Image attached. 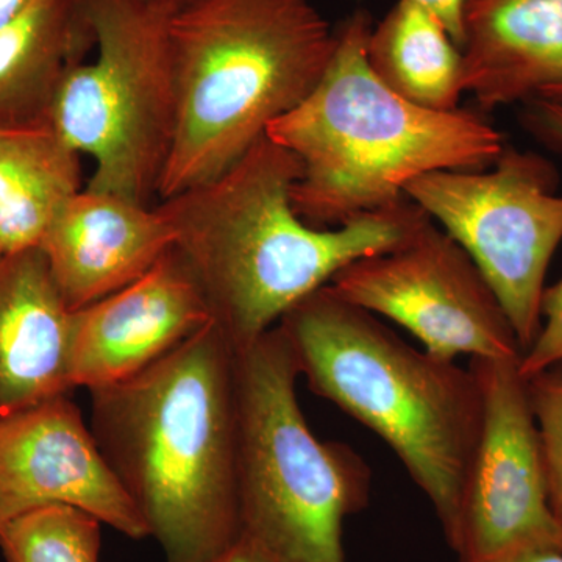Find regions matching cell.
I'll return each mask as SVG.
<instances>
[{"mask_svg":"<svg viewBox=\"0 0 562 562\" xmlns=\"http://www.w3.org/2000/svg\"><path fill=\"white\" fill-rule=\"evenodd\" d=\"M553 516L562 527V364L527 380Z\"/></svg>","mask_w":562,"mask_h":562,"instance_id":"cell-20","label":"cell"},{"mask_svg":"<svg viewBox=\"0 0 562 562\" xmlns=\"http://www.w3.org/2000/svg\"><path fill=\"white\" fill-rule=\"evenodd\" d=\"M525 113V124L549 146L562 149V103L547 99H531Z\"/></svg>","mask_w":562,"mask_h":562,"instance_id":"cell-22","label":"cell"},{"mask_svg":"<svg viewBox=\"0 0 562 562\" xmlns=\"http://www.w3.org/2000/svg\"><path fill=\"white\" fill-rule=\"evenodd\" d=\"M38 0H0V31L27 13Z\"/></svg>","mask_w":562,"mask_h":562,"instance_id":"cell-26","label":"cell"},{"mask_svg":"<svg viewBox=\"0 0 562 562\" xmlns=\"http://www.w3.org/2000/svg\"><path fill=\"white\" fill-rule=\"evenodd\" d=\"M464 90L492 111L562 79V0H465Z\"/></svg>","mask_w":562,"mask_h":562,"instance_id":"cell-15","label":"cell"},{"mask_svg":"<svg viewBox=\"0 0 562 562\" xmlns=\"http://www.w3.org/2000/svg\"><path fill=\"white\" fill-rule=\"evenodd\" d=\"M72 314L40 247L0 257V422L74 390Z\"/></svg>","mask_w":562,"mask_h":562,"instance_id":"cell-14","label":"cell"},{"mask_svg":"<svg viewBox=\"0 0 562 562\" xmlns=\"http://www.w3.org/2000/svg\"><path fill=\"white\" fill-rule=\"evenodd\" d=\"M168 31L177 117L160 201L238 161L313 91L336 46L312 0H202Z\"/></svg>","mask_w":562,"mask_h":562,"instance_id":"cell-5","label":"cell"},{"mask_svg":"<svg viewBox=\"0 0 562 562\" xmlns=\"http://www.w3.org/2000/svg\"><path fill=\"white\" fill-rule=\"evenodd\" d=\"M482 562H562V549L550 543H520Z\"/></svg>","mask_w":562,"mask_h":562,"instance_id":"cell-24","label":"cell"},{"mask_svg":"<svg viewBox=\"0 0 562 562\" xmlns=\"http://www.w3.org/2000/svg\"><path fill=\"white\" fill-rule=\"evenodd\" d=\"M52 505L91 514L133 541L150 538L68 394L0 422V527Z\"/></svg>","mask_w":562,"mask_h":562,"instance_id":"cell-11","label":"cell"},{"mask_svg":"<svg viewBox=\"0 0 562 562\" xmlns=\"http://www.w3.org/2000/svg\"><path fill=\"white\" fill-rule=\"evenodd\" d=\"M213 321L201 286L172 246L140 279L74 312L70 383L91 391L122 382Z\"/></svg>","mask_w":562,"mask_h":562,"instance_id":"cell-12","label":"cell"},{"mask_svg":"<svg viewBox=\"0 0 562 562\" xmlns=\"http://www.w3.org/2000/svg\"><path fill=\"white\" fill-rule=\"evenodd\" d=\"M541 317L538 336L519 362V371L527 380L562 364V279L543 290Z\"/></svg>","mask_w":562,"mask_h":562,"instance_id":"cell-21","label":"cell"},{"mask_svg":"<svg viewBox=\"0 0 562 562\" xmlns=\"http://www.w3.org/2000/svg\"><path fill=\"white\" fill-rule=\"evenodd\" d=\"M172 246L160 206L87 187L63 206L40 249L74 313L140 279Z\"/></svg>","mask_w":562,"mask_h":562,"instance_id":"cell-13","label":"cell"},{"mask_svg":"<svg viewBox=\"0 0 562 562\" xmlns=\"http://www.w3.org/2000/svg\"><path fill=\"white\" fill-rule=\"evenodd\" d=\"M85 3L98 55L61 81L49 125L80 155H90L88 188L150 205L176 133L169 20L139 0Z\"/></svg>","mask_w":562,"mask_h":562,"instance_id":"cell-7","label":"cell"},{"mask_svg":"<svg viewBox=\"0 0 562 562\" xmlns=\"http://www.w3.org/2000/svg\"><path fill=\"white\" fill-rule=\"evenodd\" d=\"M413 2L430 11L461 49L462 40H464L462 18H464L465 0H413Z\"/></svg>","mask_w":562,"mask_h":562,"instance_id":"cell-23","label":"cell"},{"mask_svg":"<svg viewBox=\"0 0 562 562\" xmlns=\"http://www.w3.org/2000/svg\"><path fill=\"white\" fill-rule=\"evenodd\" d=\"M94 49L85 0H38L0 31V131L49 124L69 70Z\"/></svg>","mask_w":562,"mask_h":562,"instance_id":"cell-16","label":"cell"},{"mask_svg":"<svg viewBox=\"0 0 562 562\" xmlns=\"http://www.w3.org/2000/svg\"><path fill=\"white\" fill-rule=\"evenodd\" d=\"M538 98L547 99V101L562 103V79L557 81V83L552 85V87L546 88L538 95Z\"/></svg>","mask_w":562,"mask_h":562,"instance_id":"cell-28","label":"cell"},{"mask_svg":"<svg viewBox=\"0 0 562 562\" xmlns=\"http://www.w3.org/2000/svg\"><path fill=\"white\" fill-rule=\"evenodd\" d=\"M277 327L310 391L394 450L430 498L453 547L482 432L483 395L475 373L414 349L330 284L295 303Z\"/></svg>","mask_w":562,"mask_h":562,"instance_id":"cell-4","label":"cell"},{"mask_svg":"<svg viewBox=\"0 0 562 562\" xmlns=\"http://www.w3.org/2000/svg\"><path fill=\"white\" fill-rule=\"evenodd\" d=\"M519 360L472 358L483 395V424L465 483L453 552L482 562L520 543L562 549L538 425Z\"/></svg>","mask_w":562,"mask_h":562,"instance_id":"cell-10","label":"cell"},{"mask_svg":"<svg viewBox=\"0 0 562 562\" xmlns=\"http://www.w3.org/2000/svg\"><path fill=\"white\" fill-rule=\"evenodd\" d=\"M236 350L241 535L279 562H346L342 525L368 505V464L310 430L277 325Z\"/></svg>","mask_w":562,"mask_h":562,"instance_id":"cell-6","label":"cell"},{"mask_svg":"<svg viewBox=\"0 0 562 562\" xmlns=\"http://www.w3.org/2000/svg\"><path fill=\"white\" fill-rule=\"evenodd\" d=\"M552 162L505 146L483 171H439L405 194L471 255L502 303L522 351L541 328V301L562 241V195Z\"/></svg>","mask_w":562,"mask_h":562,"instance_id":"cell-8","label":"cell"},{"mask_svg":"<svg viewBox=\"0 0 562 562\" xmlns=\"http://www.w3.org/2000/svg\"><path fill=\"white\" fill-rule=\"evenodd\" d=\"M139 2L144 3L147 9L155 11V13L171 20V18L181 13V11L191 9V7L202 2V0H139Z\"/></svg>","mask_w":562,"mask_h":562,"instance_id":"cell-27","label":"cell"},{"mask_svg":"<svg viewBox=\"0 0 562 562\" xmlns=\"http://www.w3.org/2000/svg\"><path fill=\"white\" fill-rule=\"evenodd\" d=\"M211 562H279L273 560L271 554L266 552L265 549H261L258 543L251 541V539L246 538V536L241 535V538L238 539L227 552L217 557L216 560Z\"/></svg>","mask_w":562,"mask_h":562,"instance_id":"cell-25","label":"cell"},{"mask_svg":"<svg viewBox=\"0 0 562 562\" xmlns=\"http://www.w3.org/2000/svg\"><path fill=\"white\" fill-rule=\"evenodd\" d=\"M81 190L80 154L49 124L0 131V255L40 247Z\"/></svg>","mask_w":562,"mask_h":562,"instance_id":"cell-17","label":"cell"},{"mask_svg":"<svg viewBox=\"0 0 562 562\" xmlns=\"http://www.w3.org/2000/svg\"><path fill=\"white\" fill-rule=\"evenodd\" d=\"M236 355L213 321L90 391L94 441L166 562H211L241 538Z\"/></svg>","mask_w":562,"mask_h":562,"instance_id":"cell-1","label":"cell"},{"mask_svg":"<svg viewBox=\"0 0 562 562\" xmlns=\"http://www.w3.org/2000/svg\"><path fill=\"white\" fill-rule=\"evenodd\" d=\"M328 284L347 302L401 325L443 360L522 358L479 266L431 217L394 249L350 262Z\"/></svg>","mask_w":562,"mask_h":562,"instance_id":"cell-9","label":"cell"},{"mask_svg":"<svg viewBox=\"0 0 562 562\" xmlns=\"http://www.w3.org/2000/svg\"><path fill=\"white\" fill-rule=\"evenodd\" d=\"M102 522L91 514L52 505L0 527L7 562H101Z\"/></svg>","mask_w":562,"mask_h":562,"instance_id":"cell-19","label":"cell"},{"mask_svg":"<svg viewBox=\"0 0 562 562\" xmlns=\"http://www.w3.org/2000/svg\"><path fill=\"white\" fill-rule=\"evenodd\" d=\"M369 65L380 80L424 109H460L464 60L452 36L435 16L413 0H397L372 27Z\"/></svg>","mask_w":562,"mask_h":562,"instance_id":"cell-18","label":"cell"},{"mask_svg":"<svg viewBox=\"0 0 562 562\" xmlns=\"http://www.w3.org/2000/svg\"><path fill=\"white\" fill-rule=\"evenodd\" d=\"M301 162L268 135L220 176L160 201L173 249L205 295L213 319L250 346L347 265L394 249L427 220L417 203L316 228L292 205Z\"/></svg>","mask_w":562,"mask_h":562,"instance_id":"cell-2","label":"cell"},{"mask_svg":"<svg viewBox=\"0 0 562 562\" xmlns=\"http://www.w3.org/2000/svg\"><path fill=\"white\" fill-rule=\"evenodd\" d=\"M371 32L368 11H355L316 87L266 132L301 162L292 205L316 228L391 209L427 173L483 171L506 146L472 111L424 109L387 88L369 65Z\"/></svg>","mask_w":562,"mask_h":562,"instance_id":"cell-3","label":"cell"},{"mask_svg":"<svg viewBox=\"0 0 562 562\" xmlns=\"http://www.w3.org/2000/svg\"><path fill=\"white\" fill-rule=\"evenodd\" d=\"M0 257H2V255H0Z\"/></svg>","mask_w":562,"mask_h":562,"instance_id":"cell-29","label":"cell"}]
</instances>
